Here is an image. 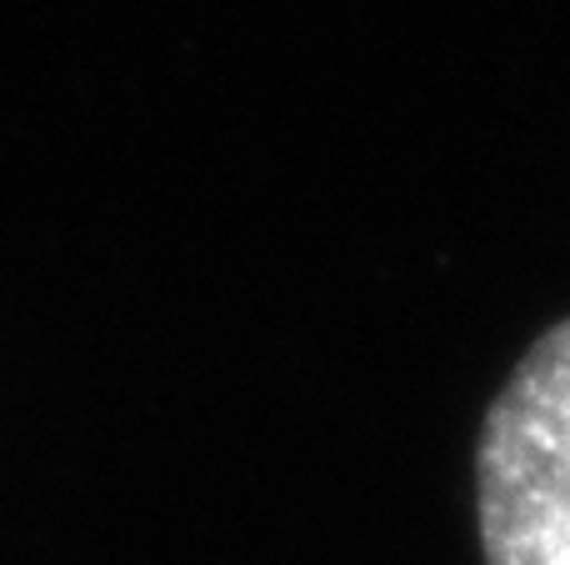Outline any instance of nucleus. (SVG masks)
Masks as SVG:
<instances>
[{"mask_svg":"<svg viewBox=\"0 0 570 565\" xmlns=\"http://www.w3.org/2000/svg\"><path fill=\"white\" fill-rule=\"evenodd\" d=\"M485 565H570V320L495 396L475 450Z\"/></svg>","mask_w":570,"mask_h":565,"instance_id":"nucleus-1","label":"nucleus"}]
</instances>
